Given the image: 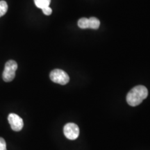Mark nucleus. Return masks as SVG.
I'll return each instance as SVG.
<instances>
[{
	"mask_svg": "<svg viewBox=\"0 0 150 150\" xmlns=\"http://www.w3.org/2000/svg\"><path fill=\"white\" fill-rule=\"evenodd\" d=\"M8 11V4L5 1H0V18L6 13Z\"/></svg>",
	"mask_w": 150,
	"mask_h": 150,
	"instance_id": "9",
	"label": "nucleus"
},
{
	"mask_svg": "<svg viewBox=\"0 0 150 150\" xmlns=\"http://www.w3.org/2000/svg\"><path fill=\"white\" fill-rule=\"evenodd\" d=\"M35 5L39 8H44L45 7L50 6L51 0H34Z\"/></svg>",
	"mask_w": 150,
	"mask_h": 150,
	"instance_id": "7",
	"label": "nucleus"
},
{
	"mask_svg": "<svg viewBox=\"0 0 150 150\" xmlns=\"http://www.w3.org/2000/svg\"><path fill=\"white\" fill-rule=\"evenodd\" d=\"M78 26L81 29H89V20L88 18H82L78 21Z\"/></svg>",
	"mask_w": 150,
	"mask_h": 150,
	"instance_id": "8",
	"label": "nucleus"
},
{
	"mask_svg": "<svg viewBox=\"0 0 150 150\" xmlns=\"http://www.w3.org/2000/svg\"><path fill=\"white\" fill-rule=\"evenodd\" d=\"M18 69V64L13 60L7 61L5 64L4 70L2 74L3 80L5 82H10L14 79L16 72Z\"/></svg>",
	"mask_w": 150,
	"mask_h": 150,
	"instance_id": "2",
	"label": "nucleus"
},
{
	"mask_svg": "<svg viewBox=\"0 0 150 150\" xmlns=\"http://www.w3.org/2000/svg\"><path fill=\"white\" fill-rule=\"evenodd\" d=\"M65 136L69 140H76L79 136V128L76 124L67 123L63 128Z\"/></svg>",
	"mask_w": 150,
	"mask_h": 150,
	"instance_id": "4",
	"label": "nucleus"
},
{
	"mask_svg": "<svg viewBox=\"0 0 150 150\" xmlns=\"http://www.w3.org/2000/svg\"><path fill=\"white\" fill-rule=\"evenodd\" d=\"M89 20V29H99V25H100V22L97 18L95 17H91L88 18Z\"/></svg>",
	"mask_w": 150,
	"mask_h": 150,
	"instance_id": "6",
	"label": "nucleus"
},
{
	"mask_svg": "<svg viewBox=\"0 0 150 150\" xmlns=\"http://www.w3.org/2000/svg\"><path fill=\"white\" fill-rule=\"evenodd\" d=\"M8 121L11 129L15 131H21L24 127L23 120L20 116L15 113H11L8 116Z\"/></svg>",
	"mask_w": 150,
	"mask_h": 150,
	"instance_id": "5",
	"label": "nucleus"
},
{
	"mask_svg": "<svg viewBox=\"0 0 150 150\" xmlns=\"http://www.w3.org/2000/svg\"><path fill=\"white\" fill-rule=\"evenodd\" d=\"M42 11L43 13L45 15V16H50L52 13V9L50 6L45 7L44 8L42 9Z\"/></svg>",
	"mask_w": 150,
	"mask_h": 150,
	"instance_id": "10",
	"label": "nucleus"
},
{
	"mask_svg": "<svg viewBox=\"0 0 150 150\" xmlns=\"http://www.w3.org/2000/svg\"><path fill=\"white\" fill-rule=\"evenodd\" d=\"M50 79L56 83L61 84V85H65L70 81V77L68 74L65 71L60 70V69H55L50 72Z\"/></svg>",
	"mask_w": 150,
	"mask_h": 150,
	"instance_id": "3",
	"label": "nucleus"
},
{
	"mask_svg": "<svg viewBox=\"0 0 150 150\" xmlns=\"http://www.w3.org/2000/svg\"><path fill=\"white\" fill-rule=\"evenodd\" d=\"M0 150H6V143L1 137H0Z\"/></svg>",
	"mask_w": 150,
	"mask_h": 150,
	"instance_id": "11",
	"label": "nucleus"
},
{
	"mask_svg": "<svg viewBox=\"0 0 150 150\" xmlns=\"http://www.w3.org/2000/svg\"><path fill=\"white\" fill-rule=\"evenodd\" d=\"M148 96L147 88L144 86H137L129 92L127 102L129 106H136L142 102Z\"/></svg>",
	"mask_w": 150,
	"mask_h": 150,
	"instance_id": "1",
	"label": "nucleus"
}]
</instances>
